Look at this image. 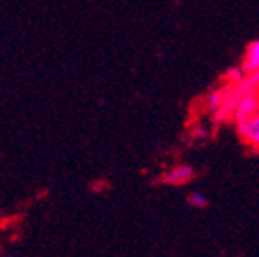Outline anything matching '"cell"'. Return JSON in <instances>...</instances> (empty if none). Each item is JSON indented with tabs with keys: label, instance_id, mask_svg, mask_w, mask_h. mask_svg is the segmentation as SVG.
I'll return each mask as SVG.
<instances>
[{
	"label": "cell",
	"instance_id": "1",
	"mask_svg": "<svg viewBox=\"0 0 259 257\" xmlns=\"http://www.w3.org/2000/svg\"><path fill=\"white\" fill-rule=\"evenodd\" d=\"M194 175H196V171L189 164H178L169 167L162 175V182L167 185H186L193 180Z\"/></svg>",
	"mask_w": 259,
	"mask_h": 257
},
{
	"label": "cell",
	"instance_id": "2",
	"mask_svg": "<svg viewBox=\"0 0 259 257\" xmlns=\"http://www.w3.org/2000/svg\"><path fill=\"white\" fill-rule=\"evenodd\" d=\"M238 133L241 137V141L247 146H250L252 149L259 151V124L254 122L252 119H247V121L238 122Z\"/></svg>",
	"mask_w": 259,
	"mask_h": 257
},
{
	"label": "cell",
	"instance_id": "3",
	"mask_svg": "<svg viewBox=\"0 0 259 257\" xmlns=\"http://www.w3.org/2000/svg\"><path fill=\"white\" fill-rule=\"evenodd\" d=\"M239 67H241V70L247 74V76L259 72V38L257 40H254L247 47L245 56H243V61H241Z\"/></svg>",
	"mask_w": 259,
	"mask_h": 257
},
{
	"label": "cell",
	"instance_id": "4",
	"mask_svg": "<svg viewBox=\"0 0 259 257\" xmlns=\"http://www.w3.org/2000/svg\"><path fill=\"white\" fill-rule=\"evenodd\" d=\"M223 101H225V90H223V89L212 90V92L207 94V97H205V106L212 113H216L220 108H222Z\"/></svg>",
	"mask_w": 259,
	"mask_h": 257
},
{
	"label": "cell",
	"instance_id": "5",
	"mask_svg": "<svg viewBox=\"0 0 259 257\" xmlns=\"http://www.w3.org/2000/svg\"><path fill=\"white\" fill-rule=\"evenodd\" d=\"M187 203H189L193 209H205L207 205H209V198L203 193H200V191H193V193H189V196H187Z\"/></svg>",
	"mask_w": 259,
	"mask_h": 257
},
{
	"label": "cell",
	"instance_id": "6",
	"mask_svg": "<svg viewBox=\"0 0 259 257\" xmlns=\"http://www.w3.org/2000/svg\"><path fill=\"white\" fill-rule=\"evenodd\" d=\"M250 79H252V83H254V89L259 92V72L250 74Z\"/></svg>",
	"mask_w": 259,
	"mask_h": 257
}]
</instances>
